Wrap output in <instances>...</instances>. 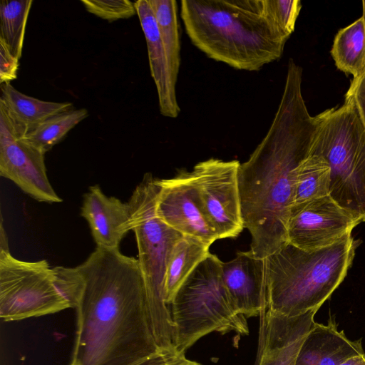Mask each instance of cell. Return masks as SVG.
Segmentation results:
<instances>
[{"label":"cell","mask_w":365,"mask_h":365,"mask_svg":"<svg viewBox=\"0 0 365 365\" xmlns=\"http://www.w3.org/2000/svg\"><path fill=\"white\" fill-rule=\"evenodd\" d=\"M158 182L156 211L164 222L209 247L218 240L205 216L192 171L182 170Z\"/></svg>","instance_id":"7c38bea8"},{"label":"cell","mask_w":365,"mask_h":365,"mask_svg":"<svg viewBox=\"0 0 365 365\" xmlns=\"http://www.w3.org/2000/svg\"><path fill=\"white\" fill-rule=\"evenodd\" d=\"M224 284L236 310L245 317L264 314L268 308L267 263L249 250L222 264Z\"/></svg>","instance_id":"5bb4252c"},{"label":"cell","mask_w":365,"mask_h":365,"mask_svg":"<svg viewBox=\"0 0 365 365\" xmlns=\"http://www.w3.org/2000/svg\"><path fill=\"white\" fill-rule=\"evenodd\" d=\"M187 359L177 351L160 353L135 365H182Z\"/></svg>","instance_id":"f1b7e54d"},{"label":"cell","mask_w":365,"mask_h":365,"mask_svg":"<svg viewBox=\"0 0 365 365\" xmlns=\"http://www.w3.org/2000/svg\"><path fill=\"white\" fill-rule=\"evenodd\" d=\"M302 68L288 62L283 93L272 123L250 158L240 165L238 183L250 251L265 259L287 243L297 168L309 155L315 128L302 93Z\"/></svg>","instance_id":"7a4b0ae2"},{"label":"cell","mask_w":365,"mask_h":365,"mask_svg":"<svg viewBox=\"0 0 365 365\" xmlns=\"http://www.w3.org/2000/svg\"><path fill=\"white\" fill-rule=\"evenodd\" d=\"M344 100L353 104L365 127V69L359 76L353 78Z\"/></svg>","instance_id":"4316f807"},{"label":"cell","mask_w":365,"mask_h":365,"mask_svg":"<svg viewBox=\"0 0 365 365\" xmlns=\"http://www.w3.org/2000/svg\"><path fill=\"white\" fill-rule=\"evenodd\" d=\"M331 54L338 69L357 78L365 69V24L362 17L340 29Z\"/></svg>","instance_id":"ffe728a7"},{"label":"cell","mask_w":365,"mask_h":365,"mask_svg":"<svg viewBox=\"0 0 365 365\" xmlns=\"http://www.w3.org/2000/svg\"><path fill=\"white\" fill-rule=\"evenodd\" d=\"M222 262L209 253L176 292L170 304L175 351L184 354L213 331L247 335L246 317L234 307L224 284Z\"/></svg>","instance_id":"5b68a950"},{"label":"cell","mask_w":365,"mask_h":365,"mask_svg":"<svg viewBox=\"0 0 365 365\" xmlns=\"http://www.w3.org/2000/svg\"><path fill=\"white\" fill-rule=\"evenodd\" d=\"M158 179L145 173L128 201L132 230L138 250V263L150 298L158 312L171 321L169 305L164 295V282L170 253L183 236L158 215Z\"/></svg>","instance_id":"ba28073f"},{"label":"cell","mask_w":365,"mask_h":365,"mask_svg":"<svg viewBox=\"0 0 365 365\" xmlns=\"http://www.w3.org/2000/svg\"><path fill=\"white\" fill-rule=\"evenodd\" d=\"M182 365H201V364H200L197 362L190 361L187 359Z\"/></svg>","instance_id":"4dcf8cb0"},{"label":"cell","mask_w":365,"mask_h":365,"mask_svg":"<svg viewBox=\"0 0 365 365\" xmlns=\"http://www.w3.org/2000/svg\"><path fill=\"white\" fill-rule=\"evenodd\" d=\"M81 215L88 222L97 247L119 248L125 235L132 230L128 202L106 195L95 185L84 195Z\"/></svg>","instance_id":"9a60e30c"},{"label":"cell","mask_w":365,"mask_h":365,"mask_svg":"<svg viewBox=\"0 0 365 365\" xmlns=\"http://www.w3.org/2000/svg\"><path fill=\"white\" fill-rule=\"evenodd\" d=\"M148 49L151 76L155 82L159 110L165 117L175 118L180 113L176 96V78L171 72L158 26L148 0L134 2Z\"/></svg>","instance_id":"2e32d148"},{"label":"cell","mask_w":365,"mask_h":365,"mask_svg":"<svg viewBox=\"0 0 365 365\" xmlns=\"http://www.w3.org/2000/svg\"><path fill=\"white\" fill-rule=\"evenodd\" d=\"M364 352L361 340L349 339L339 330L334 317L327 324L315 322L306 337L295 365H340L349 357Z\"/></svg>","instance_id":"e0dca14e"},{"label":"cell","mask_w":365,"mask_h":365,"mask_svg":"<svg viewBox=\"0 0 365 365\" xmlns=\"http://www.w3.org/2000/svg\"><path fill=\"white\" fill-rule=\"evenodd\" d=\"M318 309L287 317L267 310L260 316L256 365H295Z\"/></svg>","instance_id":"4fadbf2b"},{"label":"cell","mask_w":365,"mask_h":365,"mask_svg":"<svg viewBox=\"0 0 365 365\" xmlns=\"http://www.w3.org/2000/svg\"><path fill=\"white\" fill-rule=\"evenodd\" d=\"M81 2L88 13L109 22L137 14L134 2L128 0H81Z\"/></svg>","instance_id":"d4e9b609"},{"label":"cell","mask_w":365,"mask_h":365,"mask_svg":"<svg viewBox=\"0 0 365 365\" xmlns=\"http://www.w3.org/2000/svg\"><path fill=\"white\" fill-rule=\"evenodd\" d=\"M362 7H363V15L361 17H362L364 24H365V1H362Z\"/></svg>","instance_id":"1f68e13d"},{"label":"cell","mask_w":365,"mask_h":365,"mask_svg":"<svg viewBox=\"0 0 365 365\" xmlns=\"http://www.w3.org/2000/svg\"><path fill=\"white\" fill-rule=\"evenodd\" d=\"M153 11L169 66L178 78L180 66V40L175 0H148Z\"/></svg>","instance_id":"603a6c76"},{"label":"cell","mask_w":365,"mask_h":365,"mask_svg":"<svg viewBox=\"0 0 365 365\" xmlns=\"http://www.w3.org/2000/svg\"><path fill=\"white\" fill-rule=\"evenodd\" d=\"M340 365H365V352L349 357Z\"/></svg>","instance_id":"f546056e"},{"label":"cell","mask_w":365,"mask_h":365,"mask_svg":"<svg viewBox=\"0 0 365 365\" xmlns=\"http://www.w3.org/2000/svg\"><path fill=\"white\" fill-rule=\"evenodd\" d=\"M88 115V110L85 108L71 109L39 123L22 135V138L27 143L46 154Z\"/></svg>","instance_id":"7402d4cb"},{"label":"cell","mask_w":365,"mask_h":365,"mask_svg":"<svg viewBox=\"0 0 365 365\" xmlns=\"http://www.w3.org/2000/svg\"><path fill=\"white\" fill-rule=\"evenodd\" d=\"M274 16L280 28L289 36L294 31L302 9L299 0H269Z\"/></svg>","instance_id":"484cf974"},{"label":"cell","mask_w":365,"mask_h":365,"mask_svg":"<svg viewBox=\"0 0 365 365\" xmlns=\"http://www.w3.org/2000/svg\"><path fill=\"white\" fill-rule=\"evenodd\" d=\"M309 153L322 157L331 172L329 195L365 222V127L353 104L314 116Z\"/></svg>","instance_id":"8992f818"},{"label":"cell","mask_w":365,"mask_h":365,"mask_svg":"<svg viewBox=\"0 0 365 365\" xmlns=\"http://www.w3.org/2000/svg\"><path fill=\"white\" fill-rule=\"evenodd\" d=\"M209 247L185 235L177 242L170 253L165 276L164 295L168 305L180 287L210 253Z\"/></svg>","instance_id":"d6986e66"},{"label":"cell","mask_w":365,"mask_h":365,"mask_svg":"<svg viewBox=\"0 0 365 365\" xmlns=\"http://www.w3.org/2000/svg\"><path fill=\"white\" fill-rule=\"evenodd\" d=\"M330 184L331 172L327 161L320 155L309 153L297 168L292 210L329 195Z\"/></svg>","instance_id":"44dd1931"},{"label":"cell","mask_w":365,"mask_h":365,"mask_svg":"<svg viewBox=\"0 0 365 365\" xmlns=\"http://www.w3.org/2000/svg\"><path fill=\"white\" fill-rule=\"evenodd\" d=\"M32 0H2L0 3V40L19 59L22 56L26 26Z\"/></svg>","instance_id":"cb8c5ba5"},{"label":"cell","mask_w":365,"mask_h":365,"mask_svg":"<svg viewBox=\"0 0 365 365\" xmlns=\"http://www.w3.org/2000/svg\"><path fill=\"white\" fill-rule=\"evenodd\" d=\"M0 106L24 135L46 119L73 108L69 102H51L26 96L10 83L1 84Z\"/></svg>","instance_id":"ac0fdd59"},{"label":"cell","mask_w":365,"mask_h":365,"mask_svg":"<svg viewBox=\"0 0 365 365\" xmlns=\"http://www.w3.org/2000/svg\"><path fill=\"white\" fill-rule=\"evenodd\" d=\"M357 245L350 232L318 250L283 245L266 258L267 310L287 317L319 310L345 278Z\"/></svg>","instance_id":"277c9868"},{"label":"cell","mask_w":365,"mask_h":365,"mask_svg":"<svg viewBox=\"0 0 365 365\" xmlns=\"http://www.w3.org/2000/svg\"><path fill=\"white\" fill-rule=\"evenodd\" d=\"M19 58L14 56L6 44L0 40V83H10L17 78Z\"/></svg>","instance_id":"83f0119b"},{"label":"cell","mask_w":365,"mask_h":365,"mask_svg":"<svg viewBox=\"0 0 365 365\" xmlns=\"http://www.w3.org/2000/svg\"><path fill=\"white\" fill-rule=\"evenodd\" d=\"M180 16L195 47L238 70L258 71L277 61L289 38L269 0H182Z\"/></svg>","instance_id":"3957f363"},{"label":"cell","mask_w":365,"mask_h":365,"mask_svg":"<svg viewBox=\"0 0 365 365\" xmlns=\"http://www.w3.org/2000/svg\"><path fill=\"white\" fill-rule=\"evenodd\" d=\"M361 222L359 217L328 195L291 210L287 241L304 250H318L336 243Z\"/></svg>","instance_id":"8fae6325"},{"label":"cell","mask_w":365,"mask_h":365,"mask_svg":"<svg viewBox=\"0 0 365 365\" xmlns=\"http://www.w3.org/2000/svg\"><path fill=\"white\" fill-rule=\"evenodd\" d=\"M54 268L77 315L70 365H135L175 351L173 324L154 307L138 259L96 247L80 265Z\"/></svg>","instance_id":"6da1fadb"},{"label":"cell","mask_w":365,"mask_h":365,"mask_svg":"<svg viewBox=\"0 0 365 365\" xmlns=\"http://www.w3.org/2000/svg\"><path fill=\"white\" fill-rule=\"evenodd\" d=\"M0 106V175L39 202H61L49 182L45 154L27 143Z\"/></svg>","instance_id":"30bf717a"},{"label":"cell","mask_w":365,"mask_h":365,"mask_svg":"<svg viewBox=\"0 0 365 365\" xmlns=\"http://www.w3.org/2000/svg\"><path fill=\"white\" fill-rule=\"evenodd\" d=\"M240 162L210 158L192 170L205 216L218 239L234 238L244 229L238 183Z\"/></svg>","instance_id":"9c48e42d"},{"label":"cell","mask_w":365,"mask_h":365,"mask_svg":"<svg viewBox=\"0 0 365 365\" xmlns=\"http://www.w3.org/2000/svg\"><path fill=\"white\" fill-rule=\"evenodd\" d=\"M0 317L13 322L73 308L54 267L45 260L27 262L10 253L0 238Z\"/></svg>","instance_id":"52a82bcc"}]
</instances>
